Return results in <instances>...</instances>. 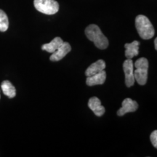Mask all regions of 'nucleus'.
I'll list each match as a JSON object with an SVG mask.
<instances>
[{
    "label": "nucleus",
    "instance_id": "obj_1",
    "mask_svg": "<svg viewBox=\"0 0 157 157\" xmlns=\"http://www.w3.org/2000/svg\"><path fill=\"white\" fill-rule=\"evenodd\" d=\"M85 34L89 40L92 41L96 48L105 50L109 47V40L102 32L101 29L95 24H91L86 28Z\"/></svg>",
    "mask_w": 157,
    "mask_h": 157
},
{
    "label": "nucleus",
    "instance_id": "obj_2",
    "mask_svg": "<svg viewBox=\"0 0 157 157\" xmlns=\"http://www.w3.org/2000/svg\"><path fill=\"white\" fill-rule=\"evenodd\" d=\"M135 27L142 39H150L154 37L155 34L154 26L148 17L145 15H137L135 18Z\"/></svg>",
    "mask_w": 157,
    "mask_h": 157
},
{
    "label": "nucleus",
    "instance_id": "obj_3",
    "mask_svg": "<svg viewBox=\"0 0 157 157\" xmlns=\"http://www.w3.org/2000/svg\"><path fill=\"white\" fill-rule=\"evenodd\" d=\"M135 80L140 85H145L148 78V61L146 58H140L135 61L134 64Z\"/></svg>",
    "mask_w": 157,
    "mask_h": 157
},
{
    "label": "nucleus",
    "instance_id": "obj_4",
    "mask_svg": "<svg viewBox=\"0 0 157 157\" xmlns=\"http://www.w3.org/2000/svg\"><path fill=\"white\" fill-rule=\"evenodd\" d=\"M36 10L45 15H54L59 10V4L56 0H34Z\"/></svg>",
    "mask_w": 157,
    "mask_h": 157
},
{
    "label": "nucleus",
    "instance_id": "obj_5",
    "mask_svg": "<svg viewBox=\"0 0 157 157\" xmlns=\"http://www.w3.org/2000/svg\"><path fill=\"white\" fill-rule=\"evenodd\" d=\"M123 70L125 76V84L127 87H131L135 84L134 64L132 59H127L123 63Z\"/></svg>",
    "mask_w": 157,
    "mask_h": 157
},
{
    "label": "nucleus",
    "instance_id": "obj_6",
    "mask_svg": "<svg viewBox=\"0 0 157 157\" xmlns=\"http://www.w3.org/2000/svg\"><path fill=\"white\" fill-rule=\"evenodd\" d=\"M121 105V108L117 111V115L119 117H122L129 112H135L138 109V104L131 98H126L124 100Z\"/></svg>",
    "mask_w": 157,
    "mask_h": 157
},
{
    "label": "nucleus",
    "instance_id": "obj_7",
    "mask_svg": "<svg viewBox=\"0 0 157 157\" xmlns=\"http://www.w3.org/2000/svg\"><path fill=\"white\" fill-rule=\"evenodd\" d=\"M71 50V47L69 43L63 42V43L58 48V50L52 52L50 60L51 61H59L63 58Z\"/></svg>",
    "mask_w": 157,
    "mask_h": 157
},
{
    "label": "nucleus",
    "instance_id": "obj_8",
    "mask_svg": "<svg viewBox=\"0 0 157 157\" xmlns=\"http://www.w3.org/2000/svg\"><path fill=\"white\" fill-rule=\"evenodd\" d=\"M88 106L97 117H102L105 113V108L101 105V102L97 97H93L89 100Z\"/></svg>",
    "mask_w": 157,
    "mask_h": 157
},
{
    "label": "nucleus",
    "instance_id": "obj_9",
    "mask_svg": "<svg viewBox=\"0 0 157 157\" xmlns=\"http://www.w3.org/2000/svg\"><path fill=\"white\" fill-rule=\"evenodd\" d=\"M106 79V73L105 71H102L99 73L94 74L93 76H87L86 84L88 86H94L98 84H103Z\"/></svg>",
    "mask_w": 157,
    "mask_h": 157
},
{
    "label": "nucleus",
    "instance_id": "obj_10",
    "mask_svg": "<svg viewBox=\"0 0 157 157\" xmlns=\"http://www.w3.org/2000/svg\"><path fill=\"white\" fill-rule=\"evenodd\" d=\"M140 42L138 41H134L132 43H127L124 44L125 50V57L127 59H132L133 57L137 56L139 54V45Z\"/></svg>",
    "mask_w": 157,
    "mask_h": 157
},
{
    "label": "nucleus",
    "instance_id": "obj_11",
    "mask_svg": "<svg viewBox=\"0 0 157 157\" xmlns=\"http://www.w3.org/2000/svg\"><path fill=\"white\" fill-rule=\"evenodd\" d=\"M105 63L103 60H98L95 63H93L87 68L85 71V75L87 76H93L105 69Z\"/></svg>",
    "mask_w": 157,
    "mask_h": 157
},
{
    "label": "nucleus",
    "instance_id": "obj_12",
    "mask_svg": "<svg viewBox=\"0 0 157 157\" xmlns=\"http://www.w3.org/2000/svg\"><path fill=\"white\" fill-rule=\"evenodd\" d=\"M63 43V41L60 37H56L52 39L50 43L48 44H44L42 46V50H45L47 52H50V53H52L55 51L58 50L59 47Z\"/></svg>",
    "mask_w": 157,
    "mask_h": 157
},
{
    "label": "nucleus",
    "instance_id": "obj_13",
    "mask_svg": "<svg viewBox=\"0 0 157 157\" xmlns=\"http://www.w3.org/2000/svg\"><path fill=\"white\" fill-rule=\"evenodd\" d=\"M1 87L3 93L6 96H7L9 98H13L16 95V90H15V87L12 84V83L10 81L5 80V81L2 82V83L1 84Z\"/></svg>",
    "mask_w": 157,
    "mask_h": 157
},
{
    "label": "nucleus",
    "instance_id": "obj_14",
    "mask_svg": "<svg viewBox=\"0 0 157 157\" xmlns=\"http://www.w3.org/2000/svg\"><path fill=\"white\" fill-rule=\"evenodd\" d=\"M9 20L6 13L0 10V31L5 32L8 29Z\"/></svg>",
    "mask_w": 157,
    "mask_h": 157
},
{
    "label": "nucleus",
    "instance_id": "obj_15",
    "mask_svg": "<svg viewBox=\"0 0 157 157\" xmlns=\"http://www.w3.org/2000/svg\"><path fill=\"white\" fill-rule=\"evenodd\" d=\"M151 141L152 145L154 146L155 148H157V131L154 130L151 134L150 136Z\"/></svg>",
    "mask_w": 157,
    "mask_h": 157
},
{
    "label": "nucleus",
    "instance_id": "obj_16",
    "mask_svg": "<svg viewBox=\"0 0 157 157\" xmlns=\"http://www.w3.org/2000/svg\"><path fill=\"white\" fill-rule=\"evenodd\" d=\"M154 46H155V49H156V50H157V38L154 39Z\"/></svg>",
    "mask_w": 157,
    "mask_h": 157
}]
</instances>
